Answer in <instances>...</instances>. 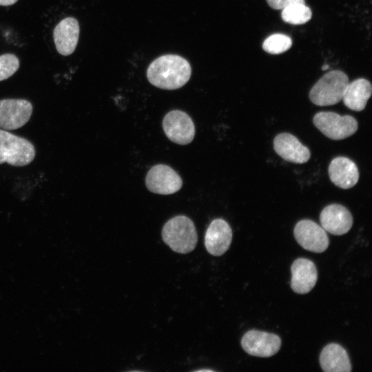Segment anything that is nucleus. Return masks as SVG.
<instances>
[{"label": "nucleus", "instance_id": "ddd939ff", "mask_svg": "<svg viewBox=\"0 0 372 372\" xmlns=\"http://www.w3.org/2000/svg\"><path fill=\"white\" fill-rule=\"evenodd\" d=\"M292 290L299 294L309 293L315 286L318 280V271L313 262L299 258L293 261L291 267Z\"/></svg>", "mask_w": 372, "mask_h": 372}, {"label": "nucleus", "instance_id": "412c9836", "mask_svg": "<svg viewBox=\"0 0 372 372\" xmlns=\"http://www.w3.org/2000/svg\"><path fill=\"white\" fill-rule=\"evenodd\" d=\"M19 60L13 54L0 55V81L13 75L19 68Z\"/></svg>", "mask_w": 372, "mask_h": 372}, {"label": "nucleus", "instance_id": "dca6fc26", "mask_svg": "<svg viewBox=\"0 0 372 372\" xmlns=\"http://www.w3.org/2000/svg\"><path fill=\"white\" fill-rule=\"evenodd\" d=\"M331 182L342 189H350L359 179V171L355 163L349 158L338 156L333 158L328 168Z\"/></svg>", "mask_w": 372, "mask_h": 372}, {"label": "nucleus", "instance_id": "f03ea898", "mask_svg": "<svg viewBox=\"0 0 372 372\" xmlns=\"http://www.w3.org/2000/svg\"><path fill=\"white\" fill-rule=\"evenodd\" d=\"M162 238L174 251L183 254L194 250L198 240L193 221L183 215L172 218L164 225Z\"/></svg>", "mask_w": 372, "mask_h": 372}, {"label": "nucleus", "instance_id": "6ab92c4d", "mask_svg": "<svg viewBox=\"0 0 372 372\" xmlns=\"http://www.w3.org/2000/svg\"><path fill=\"white\" fill-rule=\"evenodd\" d=\"M281 17L286 23L300 25L311 19L312 12L304 3H296L282 10Z\"/></svg>", "mask_w": 372, "mask_h": 372}, {"label": "nucleus", "instance_id": "f8f14e48", "mask_svg": "<svg viewBox=\"0 0 372 372\" xmlns=\"http://www.w3.org/2000/svg\"><path fill=\"white\" fill-rule=\"evenodd\" d=\"M232 240V230L222 218L211 222L205 235V246L211 255L220 256L229 249Z\"/></svg>", "mask_w": 372, "mask_h": 372}, {"label": "nucleus", "instance_id": "4be33fe9", "mask_svg": "<svg viewBox=\"0 0 372 372\" xmlns=\"http://www.w3.org/2000/svg\"><path fill=\"white\" fill-rule=\"evenodd\" d=\"M269 6L275 10L284 8L296 3H304V0H267Z\"/></svg>", "mask_w": 372, "mask_h": 372}, {"label": "nucleus", "instance_id": "a211bd4d", "mask_svg": "<svg viewBox=\"0 0 372 372\" xmlns=\"http://www.w3.org/2000/svg\"><path fill=\"white\" fill-rule=\"evenodd\" d=\"M371 93V83L366 79H358L348 83L342 99L348 108L360 112L365 108Z\"/></svg>", "mask_w": 372, "mask_h": 372}, {"label": "nucleus", "instance_id": "f3484780", "mask_svg": "<svg viewBox=\"0 0 372 372\" xmlns=\"http://www.w3.org/2000/svg\"><path fill=\"white\" fill-rule=\"evenodd\" d=\"M319 361L321 369L325 372L351 371V364L347 351L336 343L329 344L322 349Z\"/></svg>", "mask_w": 372, "mask_h": 372}, {"label": "nucleus", "instance_id": "b1692460", "mask_svg": "<svg viewBox=\"0 0 372 372\" xmlns=\"http://www.w3.org/2000/svg\"><path fill=\"white\" fill-rule=\"evenodd\" d=\"M329 68V66L328 65H324L322 67V70H327Z\"/></svg>", "mask_w": 372, "mask_h": 372}, {"label": "nucleus", "instance_id": "39448f33", "mask_svg": "<svg viewBox=\"0 0 372 372\" xmlns=\"http://www.w3.org/2000/svg\"><path fill=\"white\" fill-rule=\"evenodd\" d=\"M314 125L327 137L342 140L353 135L358 130L356 119L350 116H340L332 112H320L313 118Z\"/></svg>", "mask_w": 372, "mask_h": 372}, {"label": "nucleus", "instance_id": "4468645a", "mask_svg": "<svg viewBox=\"0 0 372 372\" xmlns=\"http://www.w3.org/2000/svg\"><path fill=\"white\" fill-rule=\"evenodd\" d=\"M273 149L281 158L293 163H304L311 157L309 149L289 133L278 134L273 139Z\"/></svg>", "mask_w": 372, "mask_h": 372}, {"label": "nucleus", "instance_id": "20e7f679", "mask_svg": "<svg viewBox=\"0 0 372 372\" xmlns=\"http://www.w3.org/2000/svg\"><path fill=\"white\" fill-rule=\"evenodd\" d=\"M35 154V148L30 141L0 130V164L7 163L16 167L25 166L32 163Z\"/></svg>", "mask_w": 372, "mask_h": 372}, {"label": "nucleus", "instance_id": "1a4fd4ad", "mask_svg": "<svg viewBox=\"0 0 372 372\" xmlns=\"http://www.w3.org/2000/svg\"><path fill=\"white\" fill-rule=\"evenodd\" d=\"M145 185L152 193L168 195L179 191L183 181L172 168L166 165L158 164L148 171Z\"/></svg>", "mask_w": 372, "mask_h": 372}, {"label": "nucleus", "instance_id": "aec40b11", "mask_svg": "<svg viewBox=\"0 0 372 372\" xmlns=\"http://www.w3.org/2000/svg\"><path fill=\"white\" fill-rule=\"evenodd\" d=\"M292 45L291 39L283 34H273L267 37L262 43L265 51L272 54H278L288 50Z\"/></svg>", "mask_w": 372, "mask_h": 372}, {"label": "nucleus", "instance_id": "7ed1b4c3", "mask_svg": "<svg viewBox=\"0 0 372 372\" xmlns=\"http://www.w3.org/2000/svg\"><path fill=\"white\" fill-rule=\"evenodd\" d=\"M349 83V78L343 72L330 71L313 86L309 92V99L318 106L335 105L342 100Z\"/></svg>", "mask_w": 372, "mask_h": 372}, {"label": "nucleus", "instance_id": "6e6552de", "mask_svg": "<svg viewBox=\"0 0 372 372\" xmlns=\"http://www.w3.org/2000/svg\"><path fill=\"white\" fill-rule=\"evenodd\" d=\"M293 234L298 243L307 251L322 253L329 247V240L326 231L311 220L298 221Z\"/></svg>", "mask_w": 372, "mask_h": 372}, {"label": "nucleus", "instance_id": "f257e3e1", "mask_svg": "<svg viewBox=\"0 0 372 372\" xmlns=\"http://www.w3.org/2000/svg\"><path fill=\"white\" fill-rule=\"evenodd\" d=\"M191 74L189 63L177 54L161 56L154 59L147 70V77L152 85L169 90L185 85Z\"/></svg>", "mask_w": 372, "mask_h": 372}, {"label": "nucleus", "instance_id": "0eeeda50", "mask_svg": "<svg viewBox=\"0 0 372 372\" xmlns=\"http://www.w3.org/2000/svg\"><path fill=\"white\" fill-rule=\"evenodd\" d=\"M162 125L167 137L175 143L187 145L194 138V122L190 116L183 111H170L165 116Z\"/></svg>", "mask_w": 372, "mask_h": 372}, {"label": "nucleus", "instance_id": "423d86ee", "mask_svg": "<svg viewBox=\"0 0 372 372\" xmlns=\"http://www.w3.org/2000/svg\"><path fill=\"white\" fill-rule=\"evenodd\" d=\"M240 343L249 355L269 358L278 352L282 342L280 338L274 333L251 329L243 335Z\"/></svg>", "mask_w": 372, "mask_h": 372}, {"label": "nucleus", "instance_id": "2eb2a0df", "mask_svg": "<svg viewBox=\"0 0 372 372\" xmlns=\"http://www.w3.org/2000/svg\"><path fill=\"white\" fill-rule=\"evenodd\" d=\"M80 28L74 17L62 19L54 28L53 39L57 52L63 56L72 54L77 45Z\"/></svg>", "mask_w": 372, "mask_h": 372}, {"label": "nucleus", "instance_id": "5701e85b", "mask_svg": "<svg viewBox=\"0 0 372 372\" xmlns=\"http://www.w3.org/2000/svg\"><path fill=\"white\" fill-rule=\"evenodd\" d=\"M18 0H0V6H8L13 5Z\"/></svg>", "mask_w": 372, "mask_h": 372}, {"label": "nucleus", "instance_id": "9d476101", "mask_svg": "<svg viewBox=\"0 0 372 372\" xmlns=\"http://www.w3.org/2000/svg\"><path fill=\"white\" fill-rule=\"evenodd\" d=\"M33 110L32 103L25 99L0 100V127L17 130L30 120Z\"/></svg>", "mask_w": 372, "mask_h": 372}, {"label": "nucleus", "instance_id": "9b49d317", "mask_svg": "<svg viewBox=\"0 0 372 372\" xmlns=\"http://www.w3.org/2000/svg\"><path fill=\"white\" fill-rule=\"evenodd\" d=\"M353 221L351 212L340 204L327 205L320 214L322 227L335 236L347 233L353 225Z\"/></svg>", "mask_w": 372, "mask_h": 372}]
</instances>
